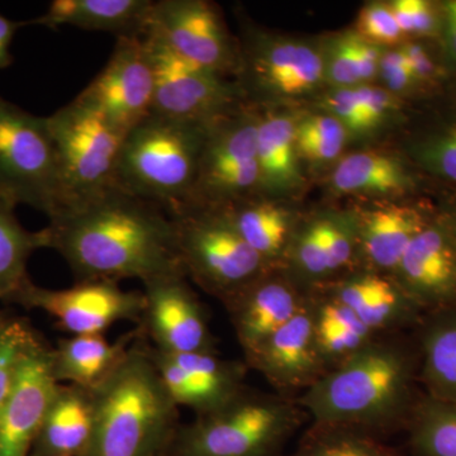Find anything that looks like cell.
Wrapping results in <instances>:
<instances>
[{"label": "cell", "instance_id": "3957f363", "mask_svg": "<svg viewBox=\"0 0 456 456\" xmlns=\"http://www.w3.org/2000/svg\"><path fill=\"white\" fill-rule=\"evenodd\" d=\"M92 393L94 425L83 456L164 454L180 426V408L170 397L142 334Z\"/></svg>", "mask_w": 456, "mask_h": 456}, {"label": "cell", "instance_id": "cb8c5ba5", "mask_svg": "<svg viewBox=\"0 0 456 456\" xmlns=\"http://www.w3.org/2000/svg\"><path fill=\"white\" fill-rule=\"evenodd\" d=\"M94 425L93 393L59 384L33 446L40 456H83Z\"/></svg>", "mask_w": 456, "mask_h": 456}, {"label": "cell", "instance_id": "f6af8a7d", "mask_svg": "<svg viewBox=\"0 0 456 456\" xmlns=\"http://www.w3.org/2000/svg\"><path fill=\"white\" fill-rule=\"evenodd\" d=\"M380 53L370 42L359 38L358 44V62L359 74L362 82L373 79L375 74L379 70Z\"/></svg>", "mask_w": 456, "mask_h": 456}, {"label": "cell", "instance_id": "f546056e", "mask_svg": "<svg viewBox=\"0 0 456 456\" xmlns=\"http://www.w3.org/2000/svg\"><path fill=\"white\" fill-rule=\"evenodd\" d=\"M296 131L297 126L287 117H257L259 189L279 191L299 182Z\"/></svg>", "mask_w": 456, "mask_h": 456}, {"label": "cell", "instance_id": "d6a6232c", "mask_svg": "<svg viewBox=\"0 0 456 456\" xmlns=\"http://www.w3.org/2000/svg\"><path fill=\"white\" fill-rule=\"evenodd\" d=\"M288 456H406L386 439L345 426L312 424Z\"/></svg>", "mask_w": 456, "mask_h": 456}, {"label": "cell", "instance_id": "e0dca14e", "mask_svg": "<svg viewBox=\"0 0 456 456\" xmlns=\"http://www.w3.org/2000/svg\"><path fill=\"white\" fill-rule=\"evenodd\" d=\"M51 349L40 338L36 340L0 407V456H27L35 444L60 384L53 375Z\"/></svg>", "mask_w": 456, "mask_h": 456}, {"label": "cell", "instance_id": "d4e9b609", "mask_svg": "<svg viewBox=\"0 0 456 456\" xmlns=\"http://www.w3.org/2000/svg\"><path fill=\"white\" fill-rule=\"evenodd\" d=\"M140 335L137 327L130 334L123 335L113 342L104 335H77L61 338L51 349L57 383L93 391L112 373Z\"/></svg>", "mask_w": 456, "mask_h": 456}, {"label": "cell", "instance_id": "f35d334b", "mask_svg": "<svg viewBox=\"0 0 456 456\" xmlns=\"http://www.w3.org/2000/svg\"><path fill=\"white\" fill-rule=\"evenodd\" d=\"M359 29L370 44L395 45L404 36L391 5L371 4L362 9Z\"/></svg>", "mask_w": 456, "mask_h": 456}, {"label": "cell", "instance_id": "4316f807", "mask_svg": "<svg viewBox=\"0 0 456 456\" xmlns=\"http://www.w3.org/2000/svg\"><path fill=\"white\" fill-rule=\"evenodd\" d=\"M237 232L273 268H281L297 228L283 207L248 197L222 207Z\"/></svg>", "mask_w": 456, "mask_h": 456}, {"label": "cell", "instance_id": "8992f818", "mask_svg": "<svg viewBox=\"0 0 456 456\" xmlns=\"http://www.w3.org/2000/svg\"><path fill=\"white\" fill-rule=\"evenodd\" d=\"M169 213L183 273L221 303L275 269L242 239L224 209L180 204Z\"/></svg>", "mask_w": 456, "mask_h": 456}, {"label": "cell", "instance_id": "484cf974", "mask_svg": "<svg viewBox=\"0 0 456 456\" xmlns=\"http://www.w3.org/2000/svg\"><path fill=\"white\" fill-rule=\"evenodd\" d=\"M416 329L425 395L456 402V308L426 314Z\"/></svg>", "mask_w": 456, "mask_h": 456}, {"label": "cell", "instance_id": "74e56055", "mask_svg": "<svg viewBox=\"0 0 456 456\" xmlns=\"http://www.w3.org/2000/svg\"><path fill=\"white\" fill-rule=\"evenodd\" d=\"M358 36L347 35L336 42L325 65L330 82L342 88H353L362 83L358 62Z\"/></svg>", "mask_w": 456, "mask_h": 456}, {"label": "cell", "instance_id": "7402d4cb", "mask_svg": "<svg viewBox=\"0 0 456 456\" xmlns=\"http://www.w3.org/2000/svg\"><path fill=\"white\" fill-rule=\"evenodd\" d=\"M248 80L261 90L301 94L322 80L325 64L316 50L299 42H268L253 38L245 64Z\"/></svg>", "mask_w": 456, "mask_h": 456}, {"label": "cell", "instance_id": "7bdbcfd3", "mask_svg": "<svg viewBox=\"0 0 456 456\" xmlns=\"http://www.w3.org/2000/svg\"><path fill=\"white\" fill-rule=\"evenodd\" d=\"M355 88L360 103L364 110L369 128L377 126L386 117V114L391 112L395 108L391 93L368 86H355Z\"/></svg>", "mask_w": 456, "mask_h": 456}, {"label": "cell", "instance_id": "ffe728a7", "mask_svg": "<svg viewBox=\"0 0 456 456\" xmlns=\"http://www.w3.org/2000/svg\"><path fill=\"white\" fill-rule=\"evenodd\" d=\"M320 293L344 303L375 335L401 334L419 326L426 314L393 275L383 273L364 270Z\"/></svg>", "mask_w": 456, "mask_h": 456}, {"label": "cell", "instance_id": "c3c4849f", "mask_svg": "<svg viewBox=\"0 0 456 456\" xmlns=\"http://www.w3.org/2000/svg\"><path fill=\"white\" fill-rule=\"evenodd\" d=\"M7 320H8V318H7V317L2 316V314H0V327H2L3 325H4L5 321H7Z\"/></svg>", "mask_w": 456, "mask_h": 456}, {"label": "cell", "instance_id": "ac0fdd59", "mask_svg": "<svg viewBox=\"0 0 456 456\" xmlns=\"http://www.w3.org/2000/svg\"><path fill=\"white\" fill-rule=\"evenodd\" d=\"M393 277L425 314L456 308V242L437 213L408 246Z\"/></svg>", "mask_w": 456, "mask_h": 456}, {"label": "cell", "instance_id": "d6986e66", "mask_svg": "<svg viewBox=\"0 0 456 456\" xmlns=\"http://www.w3.org/2000/svg\"><path fill=\"white\" fill-rule=\"evenodd\" d=\"M278 270H268L222 303L244 354L278 331L312 298Z\"/></svg>", "mask_w": 456, "mask_h": 456}, {"label": "cell", "instance_id": "6da1fadb", "mask_svg": "<svg viewBox=\"0 0 456 456\" xmlns=\"http://www.w3.org/2000/svg\"><path fill=\"white\" fill-rule=\"evenodd\" d=\"M38 232L42 248L56 251L77 281L143 284L184 274L170 213L116 185L60 209Z\"/></svg>", "mask_w": 456, "mask_h": 456}, {"label": "cell", "instance_id": "5bb4252c", "mask_svg": "<svg viewBox=\"0 0 456 456\" xmlns=\"http://www.w3.org/2000/svg\"><path fill=\"white\" fill-rule=\"evenodd\" d=\"M145 310L139 327L150 346L161 353H218L207 312L184 274H169L143 283Z\"/></svg>", "mask_w": 456, "mask_h": 456}, {"label": "cell", "instance_id": "4fadbf2b", "mask_svg": "<svg viewBox=\"0 0 456 456\" xmlns=\"http://www.w3.org/2000/svg\"><path fill=\"white\" fill-rule=\"evenodd\" d=\"M154 92V69L145 37H121L103 70L77 99L127 134L152 113Z\"/></svg>", "mask_w": 456, "mask_h": 456}, {"label": "cell", "instance_id": "b9f144b4", "mask_svg": "<svg viewBox=\"0 0 456 456\" xmlns=\"http://www.w3.org/2000/svg\"><path fill=\"white\" fill-rule=\"evenodd\" d=\"M402 50L406 53L419 86H435L443 80L444 68L435 61L430 51L424 45L411 42L402 47Z\"/></svg>", "mask_w": 456, "mask_h": 456}, {"label": "cell", "instance_id": "1f68e13d", "mask_svg": "<svg viewBox=\"0 0 456 456\" xmlns=\"http://www.w3.org/2000/svg\"><path fill=\"white\" fill-rule=\"evenodd\" d=\"M404 431L412 456H456V402L422 393Z\"/></svg>", "mask_w": 456, "mask_h": 456}, {"label": "cell", "instance_id": "8fae6325", "mask_svg": "<svg viewBox=\"0 0 456 456\" xmlns=\"http://www.w3.org/2000/svg\"><path fill=\"white\" fill-rule=\"evenodd\" d=\"M145 41L154 69L152 113L182 121L213 122L235 112L242 95L240 86L191 64L152 36L146 35Z\"/></svg>", "mask_w": 456, "mask_h": 456}, {"label": "cell", "instance_id": "277c9868", "mask_svg": "<svg viewBox=\"0 0 456 456\" xmlns=\"http://www.w3.org/2000/svg\"><path fill=\"white\" fill-rule=\"evenodd\" d=\"M297 398L245 389L226 406L180 424L167 456H281L305 421Z\"/></svg>", "mask_w": 456, "mask_h": 456}, {"label": "cell", "instance_id": "4dcf8cb0", "mask_svg": "<svg viewBox=\"0 0 456 456\" xmlns=\"http://www.w3.org/2000/svg\"><path fill=\"white\" fill-rule=\"evenodd\" d=\"M17 204L0 193V301L12 302L28 283L29 257L42 248L40 232H29L18 221Z\"/></svg>", "mask_w": 456, "mask_h": 456}, {"label": "cell", "instance_id": "f1b7e54d", "mask_svg": "<svg viewBox=\"0 0 456 456\" xmlns=\"http://www.w3.org/2000/svg\"><path fill=\"white\" fill-rule=\"evenodd\" d=\"M332 184L341 193L402 194L416 187L406 165L379 152H355L342 159L332 174Z\"/></svg>", "mask_w": 456, "mask_h": 456}, {"label": "cell", "instance_id": "52a82bcc", "mask_svg": "<svg viewBox=\"0 0 456 456\" xmlns=\"http://www.w3.org/2000/svg\"><path fill=\"white\" fill-rule=\"evenodd\" d=\"M0 193L47 217L64 206L61 174L47 117L0 97Z\"/></svg>", "mask_w": 456, "mask_h": 456}, {"label": "cell", "instance_id": "60d3db41", "mask_svg": "<svg viewBox=\"0 0 456 456\" xmlns=\"http://www.w3.org/2000/svg\"><path fill=\"white\" fill-rule=\"evenodd\" d=\"M379 70L391 92H406L419 86L406 53L402 49L384 53L380 57Z\"/></svg>", "mask_w": 456, "mask_h": 456}, {"label": "cell", "instance_id": "9c48e42d", "mask_svg": "<svg viewBox=\"0 0 456 456\" xmlns=\"http://www.w3.org/2000/svg\"><path fill=\"white\" fill-rule=\"evenodd\" d=\"M256 128L251 113L232 112L212 123L196 184L183 204L222 208L259 189Z\"/></svg>", "mask_w": 456, "mask_h": 456}, {"label": "cell", "instance_id": "836d02e7", "mask_svg": "<svg viewBox=\"0 0 456 456\" xmlns=\"http://www.w3.org/2000/svg\"><path fill=\"white\" fill-rule=\"evenodd\" d=\"M410 151L426 173L456 185V114L421 134Z\"/></svg>", "mask_w": 456, "mask_h": 456}, {"label": "cell", "instance_id": "44dd1931", "mask_svg": "<svg viewBox=\"0 0 456 456\" xmlns=\"http://www.w3.org/2000/svg\"><path fill=\"white\" fill-rule=\"evenodd\" d=\"M436 215L411 204H388L355 218L359 259L369 272L393 275L416 236Z\"/></svg>", "mask_w": 456, "mask_h": 456}, {"label": "cell", "instance_id": "83f0119b", "mask_svg": "<svg viewBox=\"0 0 456 456\" xmlns=\"http://www.w3.org/2000/svg\"><path fill=\"white\" fill-rule=\"evenodd\" d=\"M312 307L318 349L330 370L340 367L380 336L362 325L350 308L329 294H314Z\"/></svg>", "mask_w": 456, "mask_h": 456}, {"label": "cell", "instance_id": "5b68a950", "mask_svg": "<svg viewBox=\"0 0 456 456\" xmlns=\"http://www.w3.org/2000/svg\"><path fill=\"white\" fill-rule=\"evenodd\" d=\"M213 122L150 114L126 134L114 185L167 212L187 202Z\"/></svg>", "mask_w": 456, "mask_h": 456}, {"label": "cell", "instance_id": "8d00e7d4", "mask_svg": "<svg viewBox=\"0 0 456 456\" xmlns=\"http://www.w3.org/2000/svg\"><path fill=\"white\" fill-rule=\"evenodd\" d=\"M403 35L432 37L441 31V12L425 0H397L391 5Z\"/></svg>", "mask_w": 456, "mask_h": 456}, {"label": "cell", "instance_id": "ab89813d", "mask_svg": "<svg viewBox=\"0 0 456 456\" xmlns=\"http://www.w3.org/2000/svg\"><path fill=\"white\" fill-rule=\"evenodd\" d=\"M329 107L332 116L336 117L345 128L353 131L368 130L369 125L355 86L341 88L332 93L329 98Z\"/></svg>", "mask_w": 456, "mask_h": 456}, {"label": "cell", "instance_id": "9a60e30c", "mask_svg": "<svg viewBox=\"0 0 456 456\" xmlns=\"http://www.w3.org/2000/svg\"><path fill=\"white\" fill-rule=\"evenodd\" d=\"M312 301L314 296L278 331L244 354L248 369L285 397L298 398L330 371L318 349Z\"/></svg>", "mask_w": 456, "mask_h": 456}, {"label": "cell", "instance_id": "7dc6e473", "mask_svg": "<svg viewBox=\"0 0 456 456\" xmlns=\"http://www.w3.org/2000/svg\"><path fill=\"white\" fill-rule=\"evenodd\" d=\"M437 217L443 222L444 226L449 231L450 235L456 242V202L448 204L445 208L437 213Z\"/></svg>", "mask_w": 456, "mask_h": 456}, {"label": "cell", "instance_id": "7a4b0ae2", "mask_svg": "<svg viewBox=\"0 0 456 456\" xmlns=\"http://www.w3.org/2000/svg\"><path fill=\"white\" fill-rule=\"evenodd\" d=\"M417 342L380 335L297 401L312 424L345 426L386 439L404 430L419 398Z\"/></svg>", "mask_w": 456, "mask_h": 456}, {"label": "cell", "instance_id": "e575fe53", "mask_svg": "<svg viewBox=\"0 0 456 456\" xmlns=\"http://www.w3.org/2000/svg\"><path fill=\"white\" fill-rule=\"evenodd\" d=\"M297 150L311 161L334 160L346 140V128L332 116H312L297 126Z\"/></svg>", "mask_w": 456, "mask_h": 456}, {"label": "cell", "instance_id": "7c38bea8", "mask_svg": "<svg viewBox=\"0 0 456 456\" xmlns=\"http://www.w3.org/2000/svg\"><path fill=\"white\" fill-rule=\"evenodd\" d=\"M146 35L158 38L191 64L221 77L239 71L240 55L220 12L212 3L158 0L154 2Z\"/></svg>", "mask_w": 456, "mask_h": 456}, {"label": "cell", "instance_id": "d590c367", "mask_svg": "<svg viewBox=\"0 0 456 456\" xmlns=\"http://www.w3.org/2000/svg\"><path fill=\"white\" fill-rule=\"evenodd\" d=\"M38 338L26 321L18 318H8L0 327V407L16 384L27 351Z\"/></svg>", "mask_w": 456, "mask_h": 456}, {"label": "cell", "instance_id": "30bf717a", "mask_svg": "<svg viewBox=\"0 0 456 456\" xmlns=\"http://www.w3.org/2000/svg\"><path fill=\"white\" fill-rule=\"evenodd\" d=\"M12 302L45 312L69 336L104 335L119 322L139 325L145 310L143 292L103 281H77L65 289H49L29 281Z\"/></svg>", "mask_w": 456, "mask_h": 456}, {"label": "cell", "instance_id": "ba28073f", "mask_svg": "<svg viewBox=\"0 0 456 456\" xmlns=\"http://www.w3.org/2000/svg\"><path fill=\"white\" fill-rule=\"evenodd\" d=\"M47 122L61 174V208L114 185L123 132L77 98L47 117Z\"/></svg>", "mask_w": 456, "mask_h": 456}, {"label": "cell", "instance_id": "2e32d148", "mask_svg": "<svg viewBox=\"0 0 456 456\" xmlns=\"http://www.w3.org/2000/svg\"><path fill=\"white\" fill-rule=\"evenodd\" d=\"M149 349L176 406L188 408L196 416L226 406L248 387L246 377L250 369L245 362L224 359L218 353L173 355L150 345Z\"/></svg>", "mask_w": 456, "mask_h": 456}, {"label": "cell", "instance_id": "bcb514c9", "mask_svg": "<svg viewBox=\"0 0 456 456\" xmlns=\"http://www.w3.org/2000/svg\"><path fill=\"white\" fill-rule=\"evenodd\" d=\"M26 22H14L0 14V69L8 68L13 62L11 53L12 41L20 27Z\"/></svg>", "mask_w": 456, "mask_h": 456}, {"label": "cell", "instance_id": "ee69618b", "mask_svg": "<svg viewBox=\"0 0 456 456\" xmlns=\"http://www.w3.org/2000/svg\"><path fill=\"white\" fill-rule=\"evenodd\" d=\"M441 31L445 44V55L450 68L456 70V0L441 5Z\"/></svg>", "mask_w": 456, "mask_h": 456}, {"label": "cell", "instance_id": "603a6c76", "mask_svg": "<svg viewBox=\"0 0 456 456\" xmlns=\"http://www.w3.org/2000/svg\"><path fill=\"white\" fill-rule=\"evenodd\" d=\"M152 0H53L46 13L26 25L71 26L86 31L110 32L121 37H145Z\"/></svg>", "mask_w": 456, "mask_h": 456}]
</instances>
